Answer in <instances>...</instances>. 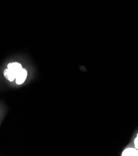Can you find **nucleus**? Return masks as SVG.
I'll use <instances>...</instances> for the list:
<instances>
[{
	"instance_id": "obj_5",
	"label": "nucleus",
	"mask_w": 138,
	"mask_h": 156,
	"mask_svg": "<svg viewBox=\"0 0 138 156\" xmlns=\"http://www.w3.org/2000/svg\"><path fill=\"white\" fill-rule=\"evenodd\" d=\"M134 144H135V147L138 149V134H137V137L134 140Z\"/></svg>"
},
{
	"instance_id": "obj_1",
	"label": "nucleus",
	"mask_w": 138,
	"mask_h": 156,
	"mask_svg": "<svg viewBox=\"0 0 138 156\" xmlns=\"http://www.w3.org/2000/svg\"><path fill=\"white\" fill-rule=\"evenodd\" d=\"M8 68L12 71L15 76V79H16V77L19 74L20 71L23 69L22 67V66L19 63H18V62H12V63H9L8 65Z\"/></svg>"
},
{
	"instance_id": "obj_2",
	"label": "nucleus",
	"mask_w": 138,
	"mask_h": 156,
	"mask_svg": "<svg viewBox=\"0 0 138 156\" xmlns=\"http://www.w3.org/2000/svg\"><path fill=\"white\" fill-rule=\"evenodd\" d=\"M27 75V70L24 69H23L20 71V72L19 73V74L17 75V76L16 77V79H16V83L18 84V85L23 84L26 79Z\"/></svg>"
},
{
	"instance_id": "obj_4",
	"label": "nucleus",
	"mask_w": 138,
	"mask_h": 156,
	"mask_svg": "<svg viewBox=\"0 0 138 156\" xmlns=\"http://www.w3.org/2000/svg\"><path fill=\"white\" fill-rule=\"evenodd\" d=\"M4 76L6 79L9 80L10 82H12L15 79V76L12 70L9 69H7L4 71Z\"/></svg>"
},
{
	"instance_id": "obj_3",
	"label": "nucleus",
	"mask_w": 138,
	"mask_h": 156,
	"mask_svg": "<svg viewBox=\"0 0 138 156\" xmlns=\"http://www.w3.org/2000/svg\"><path fill=\"white\" fill-rule=\"evenodd\" d=\"M123 156H138V150L134 148H128L125 149L122 153Z\"/></svg>"
}]
</instances>
